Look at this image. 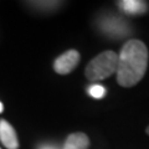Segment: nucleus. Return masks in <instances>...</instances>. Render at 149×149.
<instances>
[{"instance_id": "20e7f679", "label": "nucleus", "mask_w": 149, "mask_h": 149, "mask_svg": "<svg viewBox=\"0 0 149 149\" xmlns=\"http://www.w3.org/2000/svg\"><path fill=\"white\" fill-rule=\"evenodd\" d=\"M101 27L106 34H108L112 37H123L129 32V27L127 22L123 19L116 16L104 17L101 21Z\"/></svg>"}, {"instance_id": "f257e3e1", "label": "nucleus", "mask_w": 149, "mask_h": 149, "mask_svg": "<svg viewBox=\"0 0 149 149\" xmlns=\"http://www.w3.org/2000/svg\"><path fill=\"white\" fill-rule=\"evenodd\" d=\"M148 66V49L142 41L129 40L118 55L117 81L123 87H132L143 78Z\"/></svg>"}, {"instance_id": "9d476101", "label": "nucleus", "mask_w": 149, "mask_h": 149, "mask_svg": "<svg viewBox=\"0 0 149 149\" xmlns=\"http://www.w3.org/2000/svg\"><path fill=\"white\" fill-rule=\"evenodd\" d=\"M3 111H4V106H3V103H1V102H0V113H1Z\"/></svg>"}, {"instance_id": "7ed1b4c3", "label": "nucleus", "mask_w": 149, "mask_h": 149, "mask_svg": "<svg viewBox=\"0 0 149 149\" xmlns=\"http://www.w3.org/2000/svg\"><path fill=\"white\" fill-rule=\"evenodd\" d=\"M78 61H80V54L76 50H70V51H66L65 54L60 55L55 60L54 68L60 74H67L72 70H74Z\"/></svg>"}, {"instance_id": "0eeeda50", "label": "nucleus", "mask_w": 149, "mask_h": 149, "mask_svg": "<svg viewBox=\"0 0 149 149\" xmlns=\"http://www.w3.org/2000/svg\"><path fill=\"white\" fill-rule=\"evenodd\" d=\"M119 8L128 15H138L147 11V3L139 0H123L119 1Z\"/></svg>"}, {"instance_id": "9b49d317", "label": "nucleus", "mask_w": 149, "mask_h": 149, "mask_svg": "<svg viewBox=\"0 0 149 149\" xmlns=\"http://www.w3.org/2000/svg\"><path fill=\"white\" fill-rule=\"evenodd\" d=\"M146 132H147V134H149V127L147 128V130H146Z\"/></svg>"}, {"instance_id": "1a4fd4ad", "label": "nucleus", "mask_w": 149, "mask_h": 149, "mask_svg": "<svg viewBox=\"0 0 149 149\" xmlns=\"http://www.w3.org/2000/svg\"><path fill=\"white\" fill-rule=\"evenodd\" d=\"M37 149H60V148L54 146V144H41Z\"/></svg>"}, {"instance_id": "6e6552de", "label": "nucleus", "mask_w": 149, "mask_h": 149, "mask_svg": "<svg viewBox=\"0 0 149 149\" xmlns=\"http://www.w3.org/2000/svg\"><path fill=\"white\" fill-rule=\"evenodd\" d=\"M88 95H90L91 97H93V98L96 100H101L103 98V97L106 96V88L102 86V85H91L90 87H88Z\"/></svg>"}, {"instance_id": "423d86ee", "label": "nucleus", "mask_w": 149, "mask_h": 149, "mask_svg": "<svg viewBox=\"0 0 149 149\" xmlns=\"http://www.w3.org/2000/svg\"><path fill=\"white\" fill-rule=\"evenodd\" d=\"M90 139L85 133H73L67 137L62 149H87Z\"/></svg>"}, {"instance_id": "39448f33", "label": "nucleus", "mask_w": 149, "mask_h": 149, "mask_svg": "<svg viewBox=\"0 0 149 149\" xmlns=\"http://www.w3.org/2000/svg\"><path fill=\"white\" fill-rule=\"evenodd\" d=\"M0 141L8 149H17L19 141L15 133V129L13 128L10 123L6 120H0Z\"/></svg>"}, {"instance_id": "f03ea898", "label": "nucleus", "mask_w": 149, "mask_h": 149, "mask_svg": "<svg viewBox=\"0 0 149 149\" xmlns=\"http://www.w3.org/2000/svg\"><path fill=\"white\" fill-rule=\"evenodd\" d=\"M118 55L113 51H104L97 55L86 67V77L92 82L102 81L117 72Z\"/></svg>"}]
</instances>
